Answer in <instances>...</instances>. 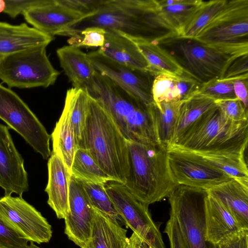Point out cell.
Listing matches in <instances>:
<instances>
[{
    "label": "cell",
    "mask_w": 248,
    "mask_h": 248,
    "mask_svg": "<svg viewBox=\"0 0 248 248\" xmlns=\"http://www.w3.org/2000/svg\"><path fill=\"white\" fill-rule=\"evenodd\" d=\"M127 144L129 172L124 185L128 190L148 206L168 197L177 185L170 174L168 148L155 140Z\"/></svg>",
    "instance_id": "6da1fadb"
},
{
    "label": "cell",
    "mask_w": 248,
    "mask_h": 248,
    "mask_svg": "<svg viewBox=\"0 0 248 248\" xmlns=\"http://www.w3.org/2000/svg\"><path fill=\"white\" fill-rule=\"evenodd\" d=\"M80 148L88 150L100 167L114 181L125 184L129 172L127 140L111 117L90 95Z\"/></svg>",
    "instance_id": "7a4b0ae2"
},
{
    "label": "cell",
    "mask_w": 248,
    "mask_h": 248,
    "mask_svg": "<svg viewBox=\"0 0 248 248\" xmlns=\"http://www.w3.org/2000/svg\"><path fill=\"white\" fill-rule=\"evenodd\" d=\"M88 93L111 117L127 141H157L150 107L140 102L107 77L96 71Z\"/></svg>",
    "instance_id": "3957f363"
},
{
    "label": "cell",
    "mask_w": 248,
    "mask_h": 248,
    "mask_svg": "<svg viewBox=\"0 0 248 248\" xmlns=\"http://www.w3.org/2000/svg\"><path fill=\"white\" fill-rule=\"evenodd\" d=\"M156 0H105L94 14L86 16L60 35L73 37L90 27H98L134 37L152 40L157 30L150 16L158 8Z\"/></svg>",
    "instance_id": "277c9868"
},
{
    "label": "cell",
    "mask_w": 248,
    "mask_h": 248,
    "mask_svg": "<svg viewBox=\"0 0 248 248\" xmlns=\"http://www.w3.org/2000/svg\"><path fill=\"white\" fill-rule=\"evenodd\" d=\"M248 141V120H232L217 106L205 114L177 145L172 147L195 153L244 155Z\"/></svg>",
    "instance_id": "5b68a950"
},
{
    "label": "cell",
    "mask_w": 248,
    "mask_h": 248,
    "mask_svg": "<svg viewBox=\"0 0 248 248\" xmlns=\"http://www.w3.org/2000/svg\"><path fill=\"white\" fill-rule=\"evenodd\" d=\"M45 46L3 56L0 60V79L10 88L48 87L60 75L51 63Z\"/></svg>",
    "instance_id": "8992f818"
},
{
    "label": "cell",
    "mask_w": 248,
    "mask_h": 248,
    "mask_svg": "<svg viewBox=\"0 0 248 248\" xmlns=\"http://www.w3.org/2000/svg\"><path fill=\"white\" fill-rule=\"evenodd\" d=\"M207 195L206 190L177 185L168 197L170 213L176 219L186 248H217L206 238Z\"/></svg>",
    "instance_id": "52a82bcc"
},
{
    "label": "cell",
    "mask_w": 248,
    "mask_h": 248,
    "mask_svg": "<svg viewBox=\"0 0 248 248\" xmlns=\"http://www.w3.org/2000/svg\"><path fill=\"white\" fill-rule=\"evenodd\" d=\"M0 119L20 134L44 159L51 155V136L20 97L0 84Z\"/></svg>",
    "instance_id": "ba28073f"
},
{
    "label": "cell",
    "mask_w": 248,
    "mask_h": 248,
    "mask_svg": "<svg viewBox=\"0 0 248 248\" xmlns=\"http://www.w3.org/2000/svg\"><path fill=\"white\" fill-rule=\"evenodd\" d=\"M106 191L125 225L151 248H165L160 230L148 205L139 201L125 186L116 181L105 184Z\"/></svg>",
    "instance_id": "9c48e42d"
},
{
    "label": "cell",
    "mask_w": 248,
    "mask_h": 248,
    "mask_svg": "<svg viewBox=\"0 0 248 248\" xmlns=\"http://www.w3.org/2000/svg\"><path fill=\"white\" fill-rule=\"evenodd\" d=\"M168 161L177 185L207 190L232 179L197 153L177 147L168 149Z\"/></svg>",
    "instance_id": "30bf717a"
},
{
    "label": "cell",
    "mask_w": 248,
    "mask_h": 248,
    "mask_svg": "<svg viewBox=\"0 0 248 248\" xmlns=\"http://www.w3.org/2000/svg\"><path fill=\"white\" fill-rule=\"evenodd\" d=\"M0 219L28 242L48 243L52 236L47 219L20 196L0 198Z\"/></svg>",
    "instance_id": "8fae6325"
},
{
    "label": "cell",
    "mask_w": 248,
    "mask_h": 248,
    "mask_svg": "<svg viewBox=\"0 0 248 248\" xmlns=\"http://www.w3.org/2000/svg\"><path fill=\"white\" fill-rule=\"evenodd\" d=\"M248 0H227L193 40L206 45L248 41Z\"/></svg>",
    "instance_id": "7c38bea8"
},
{
    "label": "cell",
    "mask_w": 248,
    "mask_h": 248,
    "mask_svg": "<svg viewBox=\"0 0 248 248\" xmlns=\"http://www.w3.org/2000/svg\"><path fill=\"white\" fill-rule=\"evenodd\" d=\"M87 56L95 70L107 77L140 102L148 107L153 102L148 73L116 62L98 50Z\"/></svg>",
    "instance_id": "4fadbf2b"
},
{
    "label": "cell",
    "mask_w": 248,
    "mask_h": 248,
    "mask_svg": "<svg viewBox=\"0 0 248 248\" xmlns=\"http://www.w3.org/2000/svg\"><path fill=\"white\" fill-rule=\"evenodd\" d=\"M177 51L183 58L186 70L200 83L221 78L233 60L196 41L179 44Z\"/></svg>",
    "instance_id": "5bb4252c"
},
{
    "label": "cell",
    "mask_w": 248,
    "mask_h": 248,
    "mask_svg": "<svg viewBox=\"0 0 248 248\" xmlns=\"http://www.w3.org/2000/svg\"><path fill=\"white\" fill-rule=\"evenodd\" d=\"M65 220L64 233L68 238L84 248L92 234L94 209L82 186L71 176L69 192V211Z\"/></svg>",
    "instance_id": "9a60e30c"
},
{
    "label": "cell",
    "mask_w": 248,
    "mask_h": 248,
    "mask_svg": "<svg viewBox=\"0 0 248 248\" xmlns=\"http://www.w3.org/2000/svg\"><path fill=\"white\" fill-rule=\"evenodd\" d=\"M9 129L0 124V186L4 190V196L15 193L22 197L29 190L28 174Z\"/></svg>",
    "instance_id": "2e32d148"
},
{
    "label": "cell",
    "mask_w": 248,
    "mask_h": 248,
    "mask_svg": "<svg viewBox=\"0 0 248 248\" xmlns=\"http://www.w3.org/2000/svg\"><path fill=\"white\" fill-rule=\"evenodd\" d=\"M25 20L33 28L49 36L60 35L86 16L62 4L60 0H43L25 11Z\"/></svg>",
    "instance_id": "e0dca14e"
},
{
    "label": "cell",
    "mask_w": 248,
    "mask_h": 248,
    "mask_svg": "<svg viewBox=\"0 0 248 248\" xmlns=\"http://www.w3.org/2000/svg\"><path fill=\"white\" fill-rule=\"evenodd\" d=\"M48 179L45 191L47 203L58 218L64 219L69 211L71 173L61 158L53 152L48 163Z\"/></svg>",
    "instance_id": "ac0fdd59"
},
{
    "label": "cell",
    "mask_w": 248,
    "mask_h": 248,
    "mask_svg": "<svg viewBox=\"0 0 248 248\" xmlns=\"http://www.w3.org/2000/svg\"><path fill=\"white\" fill-rule=\"evenodd\" d=\"M53 38L25 23L12 25L0 21V56L39 46H47Z\"/></svg>",
    "instance_id": "d6986e66"
},
{
    "label": "cell",
    "mask_w": 248,
    "mask_h": 248,
    "mask_svg": "<svg viewBox=\"0 0 248 248\" xmlns=\"http://www.w3.org/2000/svg\"><path fill=\"white\" fill-rule=\"evenodd\" d=\"M202 0H157L158 7L150 16L154 28L169 31L172 36H179L185 24L201 3Z\"/></svg>",
    "instance_id": "ffe728a7"
},
{
    "label": "cell",
    "mask_w": 248,
    "mask_h": 248,
    "mask_svg": "<svg viewBox=\"0 0 248 248\" xmlns=\"http://www.w3.org/2000/svg\"><path fill=\"white\" fill-rule=\"evenodd\" d=\"M60 65L73 87L89 93L96 70L87 54L74 46H65L57 51Z\"/></svg>",
    "instance_id": "44dd1931"
},
{
    "label": "cell",
    "mask_w": 248,
    "mask_h": 248,
    "mask_svg": "<svg viewBox=\"0 0 248 248\" xmlns=\"http://www.w3.org/2000/svg\"><path fill=\"white\" fill-rule=\"evenodd\" d=\"M106 31L105 43L99 52L120 64L149 73L146 60L133 41L120 32Z\"/></svg>",
    "instance_id": "7402d4cb"
},
{
    "label": "cell",
    "mask_w": 248,
    "mask_h": 248,
    "mask_svg": "<svg viewBox=\"0 0 248 248\" xmlns=\"http://www.w3.org/2000/svg\"><path fill=\"white\" fill-rule=\"evenodd\" d=\"M204 217L206 239L216 245L233 234L246 229L217 200L208 194L205 201Z\"/></svg>",
    "instance_id": "603a6c76"
},
{
    "label": "cell",
    "mask_w": 248,
    "mask_h": 248,
    "mask_svg": "<svg viewBox=\"0 0 248 248\" xmlns=\"http://www.w3.org/2000/svg\"><path fill=\"white\" fill-rule=\"evenodd\" d=\"M120 33L136 44L149 65V73L155 76L166 75L174 77L189 76L192 78L171 55L154 43L153 40L132 37Z\"/></svg>",
    "instance_id": "cb8c5ba5"
},
{
    "label": "cell",
    "mask_w": 248,
    "mask_h": 248,
    "mask_svg": "<svg viewBox=\"0 0 248 248\" xmlns=\"http://www.w3.org/2000/svg\"><path fill=\"white\" fill-rule=\"evenodd\" d=\"M206 191L231 213L243 229H248V186L232 179Z\"/></svg>",
    "instance_id": "d4e9b609"
},
{
    "label": "cell",
    "mask_w": 248,
    "mask_h": 248,
    "mask_svg": "<svg viewBox=\"0 0 248 248\" xmlns=\"http://www.w3.org/2000/svg\"><path fill=\"white\" fill-rule=\"evenodd\" d=\"M216 106L214 100L199 94L196 91L184 100L179 110L169 148L177 145L191 128L205 114Z\"/></svg>",
    "instance_id": "484cf974"
},
{
    "label": "cell",
    "mask_w": 248,
    "mask_h": 248,
    "mask_svg": "<svg viewBox=\"0 0 248 248\" xmlns=\"http://www.w3.org/2000/svg\"><path fill=\"white\" fill-rule=\"evenodd\" d=\"M94 209V219L91 238L84 248H126L127 230Z\"/></svg>",
    "instance_id": "4316f807"
},
{
    "label": "cell",
    "mask_w": 248,
    "mask_h": 248,
    "mask_svg": "<svg viewBox=\"0 0 248 248\" xmlns=\"http://www.w3.org/2000/svg\"><path fill=\"white\" fill-rule=\"evenodd\" d=\"M51 138L53 143L52 152L61 158L71 173V166L77 147L69 112L65 105Z\"/></svg>",
    "instance_id": "83f0119b"
},
{
    "label": "cell",
    "mask_w": 248,
    "mask_h": 248,
    "mask_svg": "<svg viewBox=\"0 0 248 248\" xmlns=\"http://www.w3.org/2000/svg\"><path fill=\"white\" fill-rule=\"evenodd\" d=\"M183 101L162 102L149 106L154 121L156 140L170 147L176 120Z\"/></svg>",
    "instance_id": "f1b7e54d"
},
{
    "label": "cell",
    "mask_w": 248,
    "mask_h": 248,
    "mask_svg": "<svg viewBox=\"0 0 248 248\" xmlns=\"http://www.w3.org/2000/svg\"><path fill=\"white\" fill-rule=\"evenodd\" d=\"M89 94L85 90L72 87L67 90L65 104L69 110L74 128L77 149L82 144L89 109Z\"/></svg>",
    "instance_id": "f546056e"
},
{
    "label": "cell",
    "mask_w": 248,
    "mask_h": 248,
    "mask_svg": "<svg viewBox=\"0 0 248 248\" xmlns=\"http://www.w3.org/2000/svg\"><path fill=\"white\" fill-rule=\"evenodd\" d=\"M195 153L232 178L248 186V170L244 155L223 153Z\"/></svg>",
    "instance_id": "4dcf8cb0"
},
{
    "label": "cell",
    "mask_w": 248,
    "mask_h": 248,
    "mask_svg": "<svg viewBox=\"0 0 248 248\" xmlns=\"http://www.w3.org/2000/svg\"><path fill=\"white\" fill-rule=\"evenodd\" d=\"M227 1V0H202L185 24L178 38L193 40Z\"/></svg>",
    "instance_id": "1f68e13d"
},
{
    "label": "cell",
    "mask_w": 248,
    "mask_h": 248,
    "mask_svg": "<svg viewBox=\"0 0 248 248\" xmlns=\"http://www.w3.org/2000/svg\"><path fill=\"white\" fill-rule=\"evenodd\" d=\"M71 174L78 180L93 183L105 184L114 181L100 167L88 151L83 148L75 152Z\"/></svg>",
    "instance_id": "d6a6232c"
},
{
    "label": "cell",
    "mask_w": 248,
    "mask_h": 248,
    "mask_svg": "<svg viewBox=\"0 0 248 248\" xmlns=\"http://www.w3.org/2000/svg\"><path fill=\"white\" fill-rule=\"evenodd\" d=\"M151 94L153 102L156 105L162 102L184 100L182 77L156 76L151 85Z\"/></svg>",
    "instance_id": "836d02e7"
},
{
    "label": "cell",
    "mask_w": 248,
    "mask_h": 248,
    "mask_svg": "<svg viewBox=\"0 0 248 248\" xmlns=\"http://www.w3.org/2000/svg\"><path fill=\"white\" fill-rule=\"evenodd\" d=\"M78 180L82 186L94 209L111 219L117 221L120 225H125L106 191L105 184Z\"/></svg>",
    "instance_id": "e575fe53"
},
{
    "label": "cell",
    "mask_w": 248,
    "mask_h": 248,
    "mask_svg": "<svg viewBox=\"0 0 248 248\" xmlns=\"http://www.w3.org/2000/svg\"><path fill=\"white\" fill-rule=\"evenodd\" d=\"M195 91L215 101L236 98L231 79L214 78L200 84Z\"/></svg>",
    "instance_id": "d590c367"
},
{
    "label": "cell",
    "mask_w": 248,
    "mask_h": 248,
    "mask_svg": "<svg viewBox=\"0 0 248 248\" xmlns=\"http://www.w3.org/2000/svg\"><path fill=\"white\" fill-rule=\"evenodd\" d=\"M106 31L98 27H88L68 40L69 45L80 47H102L105 43Z\"/></svg>",
    "instance_id": "8d00e7d4"
},
{
    "label": "cell",
    "mask_w": 248,
    "mask_h": 248,
    "mask_svg": "<svg viewBox=\"0 0 248 248\" xmlns=\"http://www.w3.org/2000/svg\"><path fill=\"white\" fill-rule=\"evenodd\" d=\"M215 103L228 118L235 121L248 120V108L237 98L216 100Z\"/></svg>",
    "instance_id": "74e56055"
},
{
    "label": "cell",
    "mask_w": 248,
    "mask_h": 248,
    "mask_svg": "<svg viewBox=\"0 0 248 248\" xmlns=\"http://www.w3.org/2000/svg\"><path fill=\"white\" fill-rule=\"evenodd\" d=\"M28 242L0 219V248H26Z\"/></svg>",
    "instance_id": "f35d334b"
},
{
    "label": "cell",
    "mask_w": 248,
    "mask_h": 248,
    "mask_svg": "<svg viewBox=\"0 0 248 248\" xmlns=\"http://www.w3.org/2000/svg\"><path fill=\"white\" fill-rule=\"evenodd\" d=\"M248 54L233 60L228 65L221 78L234 79L248 78Z\"/></svg>",
    "instance_id": "ab89813d"
},
{
    "label": "cell",
    "mask_w": 248,
    "mask_h": 248,
    "mask_svg": "<svg viewBox=\"0 0 248 248\" xmlns=\"http://www.w3.org/2000/svg\"><path fill=\"white\" fill-rule=\"evenodd\" d=\"M68 8L88 16L94 14L102 6L105 0H60Z\"/></svg>",
    "instance_id": "60d3db41"
},
{
    "label": "cell",
    "mask_w": 248,
    "mask_h": 248,
    "mask_svg": "<svg viewBox=\"0 0 248 248\" xmlns=\"http://www.w3.org/2000/svg\"><path fill=\"white\" fill-rule=\"evenodd\" d=\"M5 9L3 13L11 18H16L28 9L40 4L43 0H4Z\"/></svg>",
    "instance_id": "b9f144b4"
},
{
    "label": "cell",
    "mask_w": 248,
    "mask_h": 248,
    "mask_svg": "<svg viewBox=\"0 0 248 248\" xmlns=\"http://www.w3.org/2000/svg\"><path fill=\"white\" fill-rule=\"evenodd\" d=\"M164 232L168 237L170 248H186L176 219L170 213Z\"/></svg>",
    "instance_id": "7bdbcfd3"
},
{
    "label": "cell",
    "mask_w": 248,
    "mask_h": 248,
    "mask_svg": "<svg viewBox=\"0 0 248 248\" xmlns=\"http://www.w3.org/2000/svg\"><path fill=\"white\" fill-rule=\"evenodd\" d=\"M217 248H248V229H242L228 237L217 245Z\"/></svg>",
    "instance_id": "ee69618b"
},
{
    "label": "cell",
    "mask_w": 248,
    "mask_h": 248,
    "mask_svg": "<svg viewBox=\"0 0 248 248\" xmlns=\"http://www.w3.org/2000/svg\"><path fill=\"white\" fill-rule=\"evenodd\" d=\"M231 80H232L235 96L248 108V78H241Z\"/></svg>",
    "instance_id": "f6af8a7d"
},
{
    "label": "cell",
    "mask_w": 248,
    "mask_h": 248,
    "mask_svg": "<svg viewBox=\"0 0 248 248\" xmlns=\"http://www.w3.org/2000/svg\"><path fill=\"white\" fill-rule=\"evenodd\" d=\"M141 240L140 237L133 232L130 237H128L126 248H137Z\"/></svg>",
    "instance_id": "bcb514c9"
},
{
    "label": "cell",
    "mask_w": 248,
    "mask_h": 248,
    "mask_svg": "<svg viewBox=\"0 0 248 248\" xmlns=\"http://www.w3.org/2000/svg\"><path fill=\"white\" fill-rule=\"evenodd\" d=\"M5 7V3L4 0H0V13L3 12Z\"/></svg>",
    "instance_id": "7dc6e473"
},
{
    "label": "cell",
    "mask_w": 248,
    "mask_h": 248,
    "mask_svg": "<svg viewBox=\"0 0 248 248\" xmlns=\"http://www.w3.org/2000/svg\"><path fill=\"white\" fill-rule=\"evenodd\" d=\"M30 244L28 246V247L26 248H41L38 246H37L36 245L34 244V242H30Z\"/></svg>",
    "instance_id": "c3c4849f"
},
{
    "label": "cell",
    "mask_w": 248,
    "mask_h": 248,
    "mask_svg": "<svg viewBox=\"0 0 248 248\" xmlns=\"http://www.w3.org/2000/svg\"><path fill=\"white\" fill-rule=\"evenodd\" d=\"M145 244L141 240L137 246V248H145Z\"/></svg>",
    "instance_id": "681fc988"
},
{
    "label": "cell",
    "mask_w": 248,
    "mask_h": 248,
    "mask_svg": "<svg viewBox=\"0 0 248 248\" xmlns=\"http://www.w3.org/2000/svg\"><path fill=\"white\" fill-rule=\"evenodd\" d=\"M145 248H151L148 247L145 245Z\"/></svg>",
    "instance_id": "f907efd6"
},
{
    "label": "cell",
    "mask_w": 248,
    "mask_h": 248,
    "mask_svg": "<svg viewBox=\"0 0 248 248\" xmlns=\"http://www.w3.org/2000/svg\"><path fill=\"white\" fill-rule=\"evenodd\" d=\"M3 57V56H0V60H1V59Z\"/></svg>",
    "instance_id": "816d5d0a"
}]
</instances>
